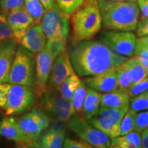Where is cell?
Instances as JSON below:
<instances>
[{
    "label": "cell",
    "instance_id": "7a4b0ae2",
    "mask_svg": "<svg viewBox=\"0 0 148 148\" xmlns=\"http://www.w3.org/2000/svg\"><path fill=\"white\" fill-rule=\"evenodd\" d=\"M102 16V25L112 31L136 30L140 10L136 1L97 0Z\"/></svg>",
    "mask_w": 148,
    "mask_h": 148
},
{
    "label": "cell",
    "instance_id": "52a82bcc",
    "mask_svg": "<svg viewBox=\"0 0 148 148\" xmlns=\"http://www.w3.org/2000/svg\"><path fill=\"white\" fill-rule=\"evenodd\" d=\"M40 106L53 121L67 122L75 114L72 101L64 97L57 89H47L42 93Z\"/></svg>",
    "mask_w": 148,
    "mask_h": 148
},
{
    "label": "cell",
    "instance_id": "f1b7e54d",
    "mask_svg": "<svg viewBox=\"0 0 148 148\" xmlns=\"http://www.w3.org/2000/svg\"><path fill=\"white\" fill-rule=\"evenodd\" d=\"M129 107L136 112L148 110V90L130 98Z\"/></svg>",
    "mask_w": 148,
    "mask_h": 148
},
{
    "label": "cell",
    "instance_id": "4fadbf2b",
    "mask_svg": "<svg viewBox=\"0 0 148 148\" xmlns=\"http://www.w3.org/2000/svg\"><path fill=\"white\" fill-rule=\"evenodd\" d=\"M75 73L66 49L55 59L51 68L47 89H58L60 85L71 75Z\"/></svg>",
    "mask_w": 148,
    "mask_h": 148
},
{
    "label": "cell",
    "instance_id": "8992f818",
    "mask_svg": "<svg viewBox=\"0 0 148 148\" xmlns=\"http://www.w3.org/2000/svg\"><path fill=\"white\" fill-rule=\"evenodd\" d=\"M66 46L47 42L45 47L36 55V92L38 96L47 88L48 80L53 62Z\"/></svg>",
    "mask_w": 148,
    "mask_h": 148
},
{
    "label": "cell",
    "instance_id": "f546056e",
    "mask_svg": "<svg viewBox=\"0 0 148 148\" xmlns=\"http://www.w3.org/2000/svg\"><path fill=\"white\" fill-rule=\"evenodd\" d=\"M84 1L85 0H55V2L62 12L71 16Z\"/></svg>",
    "mask_w": 148,
    "mask_h": 148
},
{
    "label": "cell",
    "instance_id": "836d02e7",
    "mask_svg": "<svg viewBox=\"0 0 148 148\" xmlns=\"http://www.w3.org/2000/svg\"><path fill=\"white\" fill-rule=\"evenodd\" d=\"M148 128V110L140 111L136 114L134 131L141 134Z\"/></svg>",
    "mask_w": 148,
    "mask_h": 148
},
{
    "label": "cell",
    "instance_id": "ab89813d",
    "mask_svg": "<svg viewBox=\"0 0 148 148\" xmlns=\"http://www.w3.org/2000/svg\"><path fill=\"white\" fill-rule=\"evenodd\" d=\"M45 11L49 10L55 3V0H40Z\"/></svg>",
    "mask_w": 148,
    "mask_h": 148
},
{
    "label": "cell",
    "instance_id": "e0dca14e",
    "mask_svg": "<svg viewBox=\"0 0 148 148\" xmlns=\"http://www.w3.org/2000/svg\"><path fill=\"white\" fill-rule=\"evenodd\" d=\"M17 44L14 38L0 41V83L8 82Z\"/></svg>",
    "mask_w": 148,
    "mask_h": 148
},
{
    "label": "cell",
    "instance_id": "cb8c5ba5",
    "mask_svg": "<svg viewBox=\"0 0 148 148\" xmlns=\"http://www.w3.org/2000/svg\"><path fill=\"white\" fill-rule=\"evenodd\" d=\"M116 75H117L118 88L127 90L130 86L132 84V78L126 60L116 66Z\"/></svg>",
    "mask_w": 148,
    "mask_h": 148
},
{
    "label": "cell",
    "instance_id": "e575fe53",
    "mask_svg": "<svg viewBox=\"0 0 148 148\" xmlns=\"http://www.w3.org/2000/svg\"><path fill=\"white\" fill-rule=\"evenodd\" d=\"M148 90V75L144 77L143 79L139 81L137 83L131 85L127 89V92L130 95V97H134L144 91Z\"/></svg>",
    "mask_w": 148,
    "mask_h": 148
},
{
    "label": "cell",
    "instance_id": "5bb4252c",
    "mask_svg": "<svg viewBox=\"0 0 148 148\" xmlns=\"http://www.w3.org/2000/svg\"><path fill=\"white\" fill-rule=\"evenodd\" d=\"M0 136L12 140L16 145L21 147H37L25 136L19 126L17 121L14 117H5L0 121Z\"/></svg>",
    "mask_w": 148,
    "mask_h": 148
},
{
    "label": "cell",
    "instance_id": "7402d4cb",
    "mask_svg": "<svg viewBox=\"0 0 148 148\" xmlns=\"http://www.w3.org/2000/svg\"><path fill=\"white\" fill-rule=\"evenodd\" d=\"M142 137L136 131L121 135L110 140V148H141Z\"/></svg>",
    "mask_w": 148,
    "mask_h": 148
},
{
    "label": "cell",
    "instance_id": "1f68e13d",
    "mask_svg": "<svg viewBox=\"0 0 148 148\" xmlns=\"http://www.w3.org/2000/svg\"><path fill=\"white\" fill-rule=\"evenodd\" d=\"M138 62L143 65L146 71L148 72V49L143 45L136 41L134 51V55Z\"/></svg>",
    "mask_w": 148,
    "mask_h": 148
},
{
    "label": "cell",
    "instance_id": "8fae6325",
    "mask_svg": "<svg viewBox=\"0 0 148 148\" xmlns=\"http://www.w3.org/2000/svg\"><path fill=\"white\" fill-rule=\"evenodd\" d=\"M16 121L25 136L36 144L37 147L40 135L53 121L41 109L38 108L32 109Z\"/></svg>",
    "mask_w": 148,
    "mask_h": 148
},
{
    "label": "cell",
    "instance_id": "2e32d148",
    "mask_svg": "<svg viewBox=\"0 0 148 148\" xmlns=\"http://www.w3.org/2000/svg\"><path fill=\"white\" fill-rule=\"evenodd\" d=\"M7 19L12 29L13 38L18 43L21 42L27 29L35 24L32 16L24 6L10 12L7 15Z\"/></svg>",
    "mask_w": 148,
    "mask_h": 148
},
{
    "label": "cell",
    "instance_id": "74e56055",
    "mask_svg": "<svg viewBox=\"0 0 148 148\" xmlns=\"http://www.w3.org/2000/svg\"><path fill=\"white\" fill-rule=\"evenodd\" d=\"M136 34L138 37L148 35V18L143 16V18L138 21L136 28Z\"/></svg>",
    "mask_w": 148,
    "mask_h": 148
},
{
    "label": "cell",
    "instance_id": "8d00e7d4",
    "mask_svg": "<svg viewBox=\"0 0 148 148\" xmlns=\"http://www.w3.org/2000/svg\"><path fill=\"white\" fill-rule=\"evenodd\" d=\"M10 83H0V108L3 109L6 104L7 97L9 88L10 87Z\"/></svg>",
    "mask_w": 148,
    "mask_h": 148
},
{
    "label": "cell",
    "instance_id": "b9f144b4",
    "mask_svg": "<svg viewBox=\"0 0 148 148\" xmlns=\"http://www.w3.org/2000/svg\"><path fill=\"white\" fill-rule=\"evenodd\" d=\"M142 137V147L148 148V134L141 133Z\"/></svg>",
    "mask_w": 148,
    "mask_h": 148
},
{
    "label": "cell",
    "instance_id": "3957f363",
    "mask_svg": "<svg viewBox=\"0 0 148 148\" xmlns=\"http://www.w3.org/2000/svg\"><path fill=\"white\" fill-rule=\"evenodd\" d=\"M71 16L73 43L90 40L102 26V16L97 0H85Z\"/></svg>",
    "mask_w": 148,
    "mask_h": 148
},
{
    "label": "cell",
    "instance_id": "f35d334b",
    "mask_svg": "<svg viewBox=\"0 0 148 148\" xmlns=\"http://www.w3.org/2000/svg\"><path fill=\"white\" fill-rule=\"evenodd\" d=\"M137 3L144 17L148 18V0H137Z\"/></svg>",
    "mask_w": 148,
    "mask_h": 148
},
{
    "label": "cell",
    "instance_id": "5b68a950",
    "mask_svg": "<svg viewBox=\"0 0 148 148\" xmlns=\"http://www.w3.org/2000/svg\"><path fill=\"white\" fill-rule=\"evenodd\" d=\"M8 82L36 87V58L34 53L21 45L16 49Z\"/></svg>",
    "mask_w": 148,
    "mask_h": 148
},
{
    "label": "cell",
    "instance_id": "ffe728a7",
    "mask_svg": "<svg viewBox=\"0 0 148 148\" xmlns=\"http://www.w3.org/2000/svg\"><path fill=\"white\" fill-rule=\"evenodd\" d=\"M130 95L126 90L116 89L101 95L100 106L112 108L129 107Z\"/></svg>",
    "mask_w": 148,
    "mask_h": 148
},
{
    "label": "cell",
    "instance_id": "603a6c76",
    "mask_svg": "<svg viewBox=\"0 0 148 148\" xmlns=\"http://www.w3.org/2000/svg\"><path fill=\"white\" fill-rule=\"evenodd\" d=\"M80 82L81 79H79V75L76 73H74L61 83L57 90L64 97L69 100H72L74 92L78 87Z\"/></svg>",
    "mask_w": 148,
    "mask_h": 148
},
{
    "label": "cell",
    "instance_id": "7c38bea8",
    "mask_svg": "<svg viewBox=\"0 0 148 148\" xmlns=\"http://www.w3.org/2000/svg\"><path fill=\"white\" fill-rule=\"evenodd\" d=\"M101 41L112 50L124 56L131 57L134 55L136 37L129 31H111L101 36Z\"/></svg>",
    "mask_w": 148,
    "mask_h": 148
},
{
    "label": "cell",
    "instance_id": "44dd1931",
    "mask_svg": "<svg viewBox=\"0 0 148 148\" xmlns=\"http://www.w3.org/2000/svg\"><path fill=\"white\" fill-rule=\"evenodd\" d=\"M101 95L99 92L87 88L82 111L83 117L87 121L95 116L100 108Z\"/></svg>",
    "mask_w": 148,
    "mask_h": 148
},
{
    "label": "cell",
    "instance_id": "60d3db41",
    "mask_svg": "<svg viewBox=\"0 0 148 148\" xmlns=\"http://www.w3.org/2000/svg\"><path fill=\"white\" fill-rule=\"evenodd\" d=\"M136 41L140 42L141 45L148 49V35L146 36H140L138 38H136Z\"/></svg>",
    "mask_w": 148,
    "mask_h": 148
},
{
    "label": "cell",
    "instance_id": "d6a6232c",
    "mask_svg": "<svg viewBox=\"0 0 148 148\" xmlns=\"http://www.w3.org/2000/svg\"><path fill=\"white\" fill-rule=\"evenodd\" d=\"M11 38H13V34L8 24L7 16L0 11V41Z\"/></svg>",
    "mask_w": 148,
    "mask_h": 148
},
{
    "label": "cell",
    "instance_id": "ac0fdd59",
    "mask_svg": "<svg viewBox=\"0 0 148 148\" xmlns=\"http://www.w3.org/2000/svg\"><path fill=\"white\" fill-rule=\"evenodd\" d=\"M45 130L43 131L38 139V147L60 148L62 147L65 139V122L54 121Z\"/></svg>",
    "mask_w": 148,
    "mask_h": 148
},
{
    "label": "cell",
    "instance_id": "6da1fadb",
    "mask_svg": "<svg viewBox=\"0 0 148 148\" xmlns=\"http://www.w3.org/2000/svg\"><path fill=\"white\" fill-rule=\"evenodd\" d=\"M67 51L74 71L82 77L103 73L127 59L98 40H85L73 43Z\"/></svg>",
    "mask_w": 148,
    "mask_h": 148
},
{
    "label": "cell",
    "instance_id": "ee69618b",
    "mask_svg": "<svg viewBox=\"0 0 148 148\" xmlns=\"http://www.w3.org/2000/svg\"><path fill=\"white\" fill-rule=\"evenodd\" d=\"M119 1H121V0H119ZM131 1H134V0H131Z\"/></svg>",
    "mask_w": 148,
    "mask_h": 148
},
{
    "label": "cell",
    "instance_id": "d6986e66",
    "mask_svg": "<svg viewBox=\"0 0 148 148\" xmlns=\"http://www.w3.org/2000/svg\"><path fill=\"white\" fill-rule=\"evenodd\" d=\"M20 45L36 54L47 44V38L39 24H34L29 27L22 38Z\"/></svg>",
    "mask_w": 148,
    "mask_h": 148
},
{
    "label": "cell",
    "instance_id": "9a60e30c",
    "mask_svg": "<svg viewBox=\"0 0 148 148\" xmlns=\"http://www.w3.org/2000/svg\"><path fill=\"white\" fill-rule=\"evenodd\" d=\"M82 82L87 88L99 92H108L118 89L116 66L96 75L85 77Z\"/></svg>",
    "mask_w": 148,
    "mask_h": 148
},
{
    "label": "cell",
    "instance_id": "484cf974",
    "mask_svg": "<svg viewBox=\"0 0 148 148\" xmlns=\"http://www.w3.org/2000/svg\"><path fill=\"white\" fill-rule=\"evenodd\" d=\"M126 62L129 66L131 75H132V84L138 82L141 79H143L146 75H148V72L138 62L134 56H131L130 58H127Z\"/></svg>",
    "mask_w": 148,
    "mask_h": 148
},
{
    "label": "cell",
    "instance_id": "277c9868",
    "mask_svg": "<svg viewBox=\"0 0 148 148\" xmlns=\"http://www.w3.org/2000/svg\"><path fill=\"white\" fill-rule=\"evenodd\" d=\"M69 18L70 16L62 12L56 2L45 11L40 26L47 42L66 46L69 32Z\"/></svg>",
    "mask_w": 148,
    "mask_h": 148
},
{
    "label": "cell",
    "instance_id": "9c48e42d",
    "mask_svg": "<svg viewBox=\"0 0 148 148\" xmlns=\"http://www.w3.org/2000/svg\"><path fill=\"white\" fill-rule=\"evenodd\" d=\"M128 108L129 107L112 108L100 106L97 114L88 121L112 139L121 135V120Z\"/></svg>",
    "mask_w": 148,
    "mask_h": 148
},
{
    "label": "cell",
    "instance_id": "ba28073f",
    "mask_svg": "<svg viewBox=\"0 0 148 148\" xmlns=\"http://www.w3.org/2000/svg\"><path fill=\"white\" fill-rule=\"evenodd\" d=\"M66 125L81 140L95 148L110 147L111 139L107 135L90 124L86 119L75 113Z\"/></svg>",
    "mask_w": 148,
    "mask_h": 148
},
{
    "label": "cell",
    "instance_id": "f6af8a7d",
    "mask_svg": "<svg viewBox=\"0 0 148 148\" xmlns=\"http://www.w3.org/2000/svg\"><path fill=\"white\" fill-rule=\"evenodd\" d=\"M134 1H137V0H134Z\"/></svg>",
    "mask_w": 148,
    "mask_h": 148
},
{
    "label": "cell",
    "instance_id": "d4e9b609",
    "mask_svg": "<svg viewBox=\"0 0 148 148\" xmlns=\"http://www.w3.org/2000/svg\"><path fill=\"white\" fill-rule=\"evenodd\" d=\"M24 7L32 16L35 24H38L45 12L40 0H24Z\"/></svg>",
    "mask_w": 148,
    "mask_h": 148
},
{
    "label": "cell",
    "instance_id": "30bf717a",
    "mask_svg": "<svg viewBox=\"0 0 148 148\" xmlns=\"http://www.w3.org/2000/svg\"><path fill=\"white\" fill-rule=\"evenodd\" d=\"M34 88L21 84H11L6 104L3 110L7 115L21 114L30 108L36 100Z\"/></svg>",
    "mask_w": 148,
    "mask_h": 148
},
{
    "label": "cell",
    "instance_id": "4dcf8cb0",
    "mask_svg": "<svg viewBox=\"0 0 148 148\" xmlns=\"http://www.w3.org/2000/svg\"><path fill=\"white\" fill-rule=\"evenodd\" d=\"M24 6V0H0V11L7 16L10 12Z\"/></svg>",
    "mask_w": 148,
    "mask_h": 148
},
{
    "label": "cell",
    "instance_id": "d590c367",
    "mask_svg": "<svg viewBox=\"0 0 148 148\" xmlns=\"http://www.w3.org/2000/svg\"><path fill=\"white\" fill-rule=\"evenodd\" d=\"M62 147L64 148H92L91 145L84 141V140H77L66 138L64 139Z\"/></svg>",
    "mask_w": 148,
    "mask_h": 148
},
{
    "label": "cell",
    "instance_id": "4316f807",
    "mask_svg": "<svg viewBox=\"0 0 148 148\" xmlns=\"http://www.w3.org/2000/svg\"><path fill=\"white\" fill-rule=\"evenodd\" d=\"M86 92H87V87L84 84L82 80L78 85V87L74 92L73 98H72V103H73L74 109L75 110V113H82L83 103H84L85 97H86Z\"/></svg>",
    "mask_w": 148,
    "mask_h": 148
},
{
    "label": "cell",
    "instance_id": "83f0119b",
    "mask_svg": "<svg viewBox=\"0 0 148 148\" xmlns=\"http://www.w3.org/2000/svg\"><path fill=\"white\" fill-rule=\"evenodd\" d=\"M136 114H137V112L130 108H128L121 120V135L127 134L132 131H134Z\"/></svg>",
    "mask_w": 148,
    "mask_h": 148
},
{
    "label": "cell",
    "instance_id": "7bdbcfd3",
    "mask_svg": "<svg viewBox=\"0 0 148 148\" xmlns=\"http://www.w3.org/2000/svg\"><path fill=\"white\" fill-rule=\"evenodd\" d=\"M142 133H145V134H148V128L145 131H144V132H142Z\"/></svg>",
    "mask_w": 148,
    "mask_h": 148
}]
</instances>
